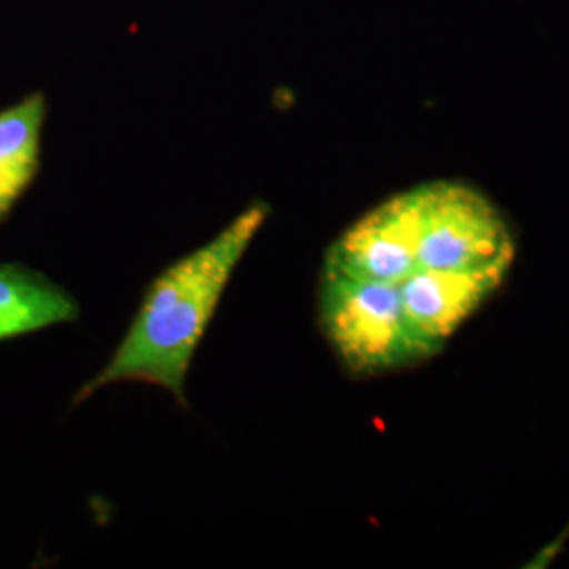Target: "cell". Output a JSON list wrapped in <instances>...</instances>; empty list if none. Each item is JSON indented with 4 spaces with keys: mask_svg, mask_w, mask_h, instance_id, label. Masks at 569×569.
<instances>
[{
    "mask_svg": "<svg viewBox=\"0 0 569 569\" xmlns=\"http://www.w3.org/2000/svg\"><path fill=\"white\" fill-rule=\"evenodd\" d=\"M270 207L249 204L222 232L163 270L110 361L93 376L77 403L119 382H142L169 390L183 403V385L234 268L264 228Z\"/></svg>",
    "mask_w": 569,
    "mask_h": 569,
    "instance_id": "6da1fadb",
    "label": "cell"
},
{
    "mask_svg": "<svg viewBox=\"0 0 569 569\" xmlns=\"http://www.w3.org/2000/svg\"><path fill=\"white\" fill-rule=\"evenodd\" d=\"M319 323L352 376H378L422 361L407 327L399 283L323 270Z\"/></svg>",
    "mask_w": 569,
    "mask_h": 569,
    "instance_id": "7a4b0ae2",
    "label": "cell"
},
{
    "mask_svg": "<svg viewBox=\"0 0 569 569\" xmlns=\"http://www.w3.org/2000/svg\"><path fill=\"white\" fill-rule=\"evenodd\" d=\"M422 226L418 268L481 270L512 266L515 239L500 209L460 182L420 186Z\"/></svg>",
    "mask_w": 569,
    "mask_h": 569,
    "instance_id": "3957f363",
    "label": "cell"
},
{
    "mask_svg": "<svg viewBox=\"0 0 569 569\" xmlns=\"http://www.w3.org/2000/svg\"><path fill=\"white\" fill-rule=\"evenodd\" d=\"M422 226L420 186L369 209L331 243L323 270L357 279L401 283L418 270Z\"/></svg>",
    "mask_w": 569,
    "mask_h": 569,
    "instance_id": "277c9868",
    "label": "cell"
},
{
    "mask_svg": "<svg viewBox=\"0 0 569 569\" xmlns=\"http://www.w3.org/2000/svg\"><path fill=\"white\" fill-rule=\"evenodd\" d=\"M509 266L481 270L418 268L399 283L411 340L422 361L435 357L449 338L505 283Z\"/></svg>",
    "mask_w": 569,
    "mask_h": 569,
    "instance_id": "5b68a950",
    "label": "cell"
},
{
    "mask_svg": "<svg viewBox=\"0 0 569 569\" xmlns=\"http://www.w3.org/2000/svg\"><path fill=\"white\" fill-rule=\"evenodd\" d=\"M79 319V302L26 266L0 264V342Z\"/></svg>",
    "mask_w": 569,
    "mask_h": 569,
    "instance_id": "8992f818",
    "label": "cell"
},
{
    "mask_svg": "<svg viewBox=\"0 0 569 569\" xmlns=\"http://www.w3.org/2000/svg\"><path fill=\"white\" fill-rule=\"evenodd\" d=\"M44 114L42 93H32L0 112V224L39 171Z\"/></svg>",
    "mask_w": 569,
    "mask_h": 569,
    "instance_id": "52a82bcc",
    "label": "cell"
}]
</instances>
